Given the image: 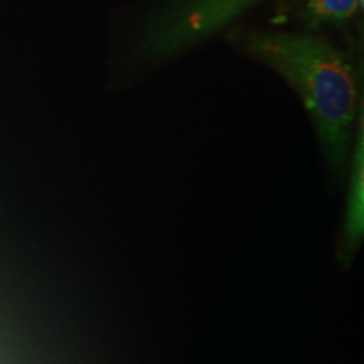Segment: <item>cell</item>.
<instances>
[{
  "label": "cell",
  "mask_w": 364,
  "mask_h": 364,
  "mask_svg": "<svg viewBox=\"0 0 364 364\" xmlns=\"http://www.w3.org/2000/svg\"><path fill=\"white\" fill-rule=\"evenodd\" d=\"M228 41L287 81L307 108L327 161L343 169L358 113L356 71L348 56L311 33L235 27Z\"/></svg>",
  "instance_id": "1"
},
{
  "label": "cell",
  "mask_w": 364,
  "mask_h": 364,
  "mask_svg": "<svg viewBox=\"0 0 364 364\" xmlns=\"http://www.w3.org/2000/svg\"><path fill=\"white\" fill-rule=\"evenodd\" d=\"M262 0H164L145 17L135 41L144 63H161L206 43Z\"/></svg>",
  "instance_id": "2"
},
{
  "label": "cell",
  "mask_w": 364,
  "mask_h": 364,
  "mask_svg": "<svg viewBox=\"0 0 364 364\" xmlns=\"http://www.w3.org/2000/svg\"><path fill=\"white\" fill-rule=\"evenodd\" d=\"M311 27L322 22H344L351 19L363 0H290Z\"/></svg>",
  "instance_id": "3"
},
{
  "label": "cell",
  "mask_w": 364,
  "mask_h": 364,
  "mask_svg": "<svg viewBox=\"0 0 364 364\" xmlns=\"http://www.w3.org/2000/svg\"><path fill=\"white\" fill-rule=\"evenodd\" d=\"M354 171H353V182H351V198H349V225L356 230L361 226L363 220V135L359 132L358 149L354 152Z\"/></svg>",
  "instance_id": "4"
}]
</instances>
